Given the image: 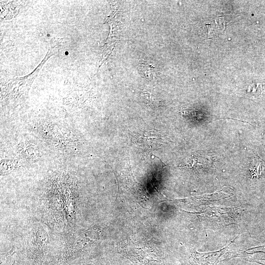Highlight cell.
I'll return each instance as SVG.
<instances>
[{"instance_id":"obj_1","label":"cell","mask_w":265,"mask_h":265,"mask_svg":"<svg viewBox=\"0 0 265 265\" xmlns=\"http://www.w3.org/2000/svg\"><path fill=\"white\" fill-rule=\"evenodd\" d=\"M225 22L224 17H219L205 24L201 29V35L204 39L219 36L226 28L227 24Z\"/></svg>"},{"instance_id":"obj_2","label":"cell","mask_w":265,"mask_h":265,"mask_svg":"<svg viewBox=\"0 0 265 265\" xmlns=\"http://www.w3.org/2000/svg\"><path fill=\"white\" fill-rule=\"evenodd\" d=\"M140 138L143 145L150 148L160 145L163 140L159 133L152 131L145 132Z\"/></svg>"},{"instance_id":"obj_3","label":"cell","mask_w":265,"mask_h":265,"mask_svg":"<svg viewBox=\"0 0 265 265\" xmlns=\"http://www.w3.org/2000/svg\"><path fill=\"white\" fill-rule=\"evenodd\" d=\"M262 86L261 84H252L250 85L247 90V92L252 95L258 96L261 93Z\"/></svg>"},{"instance_id":"obj_4","label":"cell","mask_w":265,"mask_h":265,"mask_svg":"<svg viewBox=\"0 0 265 265\" xmlns=\"http://www.w3.org/2000/svg\"><path fill=\"white\" fill-rule=\"evenodd\" d=\"M68 54H69V53L68 52H65V54L68 55Z\"/></svg>"},{"instance_id":"obj_5","label":"cell","mask_w":265,"mask_h":265,"mask_svg":"<svg viewBox=\"0 0 265 265\" xmlns=\"http://www.w3.org/2000/svg\"><path fill=\"white\" fill-rule=\"evenodd\" d=\"M47 36H50V34H48Z\"/></svg>"}]
</instances>
